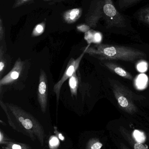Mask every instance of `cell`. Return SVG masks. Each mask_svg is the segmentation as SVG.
I'll return each instance as SVG.
<instances>
[{"instance_id": "cell-1", "label": "cell", "mask_w": 149, "mask_h": 149, "mask_svg": "<svg viewBox=\"0 0 149 149\" xmlns=\"http://www.w3.org/2000/svg\"><path fill=\"white\" fill-rule=\"evenodd\" d=\"M84 49L86 53L102 61L121 60L134 62L146 56V54L140 50L120 45L101 43L92 46L89 45Z\"/></svg>"}, {"instance_id": "cell-2", "label": "cell", "mask_w": 149, "mask_h": 149, "mask_svg": "<svg viewBox=\"0 0 149 149\" xmlns=\"http://www.w3.org/2000/svg\"><path fill=\"white\" fill-rule=\"evenodd\" d=\"M101 19L104 20L108 28L126 26V18L117 10L113 0H96L87 23L94 28Z\"/></svg>"}, {"instance_id": "cell-3", "label": "cell", "mask_w": 149, "mask_h": 149, "mask_svg": "<svg viewBox=\"0 0 149 149\" xmlns=\"http://www.w3.org/2000/svg\"><path fill=\"white\" fill-rule=\"evenodd\" d=\"M17 123L24 129L32 141L37 139L41 146L44 145L45 133L43 126L29 113L20 107L10 103H5Z\"/></svg>"}, {"instance_id": "cell-4", "label": "cell", "mask_w": 149, "mask_h": 149, "mask_svg": "<svg viewBox=\"0 0 149 149\" xmlns=\"http://www.w3.org/2000/svg\"><path fill=\"white\" fill-rule=\"evenodd\" d=\"M110 83L114 95L120 107L128 113L136 112L137 108L133 93L117 81L112 80Z\"/></svg>"}, {"instance_id": "cell-5", "label": "cell", "mask_w": 149, "mask_h": 149, "mask_svg": "<svg viewBox=\"0 0 149 149\" xmlns=\"http://www.w3.org/2000/svg\"><path fill=\"white\" fill-rule=\"evenodd\" d=\"M85 53V51L84 49L82 54L78 58L74 59L73 58H71L67 64V67L65 71V72L62 75L61 79L54 86L53 91L56 95L57 103H58L60 90H61L62 85L66 80L69 79L73 74H74V72H77L81 60Z\"/></svg>"}, {"instance_id": "cell-6", "label": "cell", "mask_w": 149, "mask_h": 149, "mask_svg": "<svg viewBox=\"0 0 149 149\" xmlns=\"http://www.w3.org/2000/svg\"><path fill=\"white\" fill-rule=\"evenodd\" d=\"M48 86L47 75L45 72L41 69L39 78L38 89V100L43 113H45L48 103Z\"/></svg>"}, {"instance_id": "cell-7", "label": "cell", "mask_w": 149, "mask_h": 149, "mask_svg": "<svg viewBox=\"0 0 149 149\" xmlns=\"http://www.w3.org/2000/svg\"><path fill=\"white\" fill-rule=\"evenodd\" d=\"M24 63L20 58L17 59L12 70L0 80V87L13 83L19 78L22 71Z\"/></svg>"}, {"instance_id": "cell-8", "label": "cell", "mask_w": 149, "mask_h": 149, "mask_svg": "<svg viewBox=\"0 0 149 149\" xmlns=\"http://www.w3.org/2000/svg\"><path fill=\"white\" fill-rule=\"evenodd\" d=\"M103 64L108 69L120 77L130 80L133 79V77L132 74L116 64L109 61H104Z\"/></svg>"}, {"instance_id": "cell-9", "label": "cell", "mask_w": 149, "mask_h": 149, "mask_svg": "<svg viewBox=\"0 0 149 149\" xmlns=\"http://www.w3.org/2000/svg\"><path fill=\"white\" fill-rule=\"evenodd\" d=\"M0 143L1 145H3V149H32L27 144L14 142L11 140L6 139L1 132Z\"/></svg>"}, {"instance_id": "cell-10", "label": "cell", "mask_w": 149, "mask_h": 149, "mask_svg": "<svg viewBox=\"0 0 149 149\" xmlns=\"http://www.w3.org/2000/svg\"><path fill=\"white\" fill-rule=\"evenodd\" d=\"M82 10L81 8H73L66 11L64 14V20L68 24L76 22L81 16Z\"/></svg>"}, {"instance_id": "cell-11", "label": "cell", "mask_w": 149, "mask_h": 149, "mask_svg": "<svg viewBox=\"0 0 149 149\" xmlns=\"http://www.w3.org/2000/svg\"><path fill=\"white\" fill-rule=\"evenodd\" d=\"M85 39L88 44L91 43H100L102 39V36L99 32L89 30L85 33Z\"/></svg>"}, {"instance_id": "cell-12", "label": "cell", "mask_w": 149, "mask_h": 149, "mask_svg": "<svg viewBox=\"0 0 149 149\" xmlns=\"http://www.w3.org/2000/svg\"><path fill=\"white\" fill-rule=\"evenodd\" d=\"M69 86L72 96H76L78 93L79 85V78L77 72H74L69 79Z\"/></svg>"}, {"instance_id": "cell-13", "label": "cell", "mask_w": 149, "mask_h": 149, "mask_svg": "<svg viewBox=\"0 0 149 149\" xmlns=\"http://www.w3.org/2000/svg\"><path fill=\"white\" fill-rule=\"evenodd\" d=\"M137 17L140 21L149 25V6L140 10Z\"/></svg>"}, {"instance_id": "cell-14", "label": "cell", "mask_w": 149, "mask_h": 149, "mask_svg": "<svg viewBox=\"0 0 149 149\" xmlns=\"http://www.w3.org/2000/svg\"><path fill=\"white\" fill-rule=\"evenodd\" d=\"M142 0H119L118 6L120 9L127 8L141 1Z\"/></svg>"}, {"instance_id": "cell-15", "label": "cell", "mask_w": 149, "mask_h": 149, "mask_svg": "<svg viewBox=\"0 0 149 149\" xmlns=\"http://www.w3.org/2000/svg\"><path fill=\"white\" fill-rule=\"evenodd\" d=\"M45 23L44 22L38 24L34 28L31 36L32 37H37L42 35L44 31Z\"/></svg>"}, {"instance_id": "cell-16", "label": "cell", "mask_w": 149, "mask_h": 149, "mask_svg": "<svg viewBox=\"0 0 149 149\" xmlns=\"http://www.w3.org/2000/svg\"><path fill=\"white\" fill-rule=\"evenodd\" d=\"M0 104H1V107L4 110V112L5 113L6 116H7L8 122L10 126H11V127L14 129V130H16V127L14 123H13V121H12V119H11L10 115L9 112L8 110V108H7L6 104H4L2 101H1Z\"/></svg>"}, {"instance_id": "cell-17", "label": "cell", "mask_w": 149, "mask_h": 149, "mask_svg": "<svg viewBox=\"0 0 149 149\" xmlns=\"http://www.w3.org/2000/svg\"><path fill=\"white\" fill-rule=\"evenodd\" d=\"M4 53V48L2 46H1V47H0V77L1 79V76L5 67Z\"/></svg>"}, {"instance_id": "cell-18", "label": "cell", "mask_w": 149, "mask_h": 149, "mask_svg": "<svg viewBox=\"0 0 149 149\" xmlns=\"http://www.w3.org/2000/svg\"><path fill=\"white\" fill-rule=\"evenodd\" d=\"M134 136L136 140L138 142L141 143H143L146 140V137H145L144 133L141 132L139 130H135L134 133Z\"/></svg>"}, {"instance_id": "cell-19", "label": "cell", "mask_w": 149, "mask_h": 149, "mask_svg": "<svg viewBox=\"0 0 149 149\" xmlns=\"http://www.w3.org/2000/svg\"><path fill=\"white\" fill-rule=\"evenodd\" d=\"M33 1V0H15L12 8H15L25 4L31 3Z\"/></svg>"}, {"instance_id": "cell-20", "label": "cell", "mask_w": 149, "mask_h": 149, "mask_svg": "<svg viewBox=\"0 0 149 149\" xmlns=\"http://www.w3.org/2000/svg\"><path fill=\"white\" fill-rule=\"evenodd\" d=\"M0 41L1 43H5V29L1 17L0 19Z\"/></svg>"}, {"instance_id": "cell-21", "label": "cell", "mask_w": 149, "mask_h": 149, "mask_svg": "<svg viewBox=\"0 0 149 149\" xmlns=\"http://www.w3.org/2000/svg\"><path fill=\"white\" fill-rule=\"evenodd\" d=\"M102 147V143L100 142L92 143L91 144L88 145L87 149H101Z\"/></svg>"}, {"instance_id": "cell-22", "label": "cell", "mask_w": 149, "mask_h": 149, "mask_svg": "<svg viewBox=\"0 0 149 149\" xmlns=\"http://www.w3.org/2000/svg\"><path fill=\"white\" fill-rule=\"evenodd\" d=\"M77 29L80 31L86 33V32H87L90 30V27L88 26V25L83 24V25H79V26H78Z\"/></svg>"}, {"instance_id": "cell-23", "label": "cell", "mask_w": 149, "mask_h": 149, "mask_svg": "<svg viewBox=\"0 0 149 149\" xmlns=\"http://www.w3.org/2000/svg\"><path fill=\"white\" fill-rule=\"evenodd\" d=\"M134 149H147L146 147L141 143H137L134 145Z\"/></svg>"}, {"instance_id": "cell-24", "label": "cell", "mask_w": 149, "mask_h": 149, "mask_svg": "<svg viewBox=\"0 0 149 149\" xmlns=\"http://www.w3.org/2000/svg\"><path fill=\"white\" fill-rule=\"evenodd\" d=\"M44 1H51V0H44Z\"/></svg>"}]
</instances>
